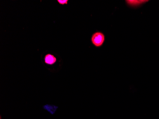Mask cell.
Wrapping results in <instances>:
<instances>
[{
    "label": "cell",
    "instance_id": "3957f363",
    "mask_svg": "<svg viewBox=\"0 0 159 119\" xmlns=\"http://www.w3.org/2000/svg\"><path fill=\"white\" fill-rule=\"evenodd\" d=\"M126 2L129 5H133V6H134V5H140V4H142V3H144V2H147V1H126Z\"/></svg>",
    "mask_w": 159,
    "mask_h": 119
},
{
    "label": "cell",
    "instance_id": "277c9868",
    "mask_svg": "<svg viewBox=\"0 0 159 119\" xmlns=\"http://www.w3.org/2000/svg\"><path fill=\"white\" fill-rule=\"evenodd\" d=\"M57 2L61 5H64V4H67L68 0H57Z\"/></svg>",
    "mask_w": 159,
    "mask_h": 119
},
{
    "label": "cell",
    "instance_id": "6da1fadb",
    "mask_svg": "<svg viewBox=\"0 0 159 119\" xmlns=\"http://www.w3.org/2000/svg\"><path fill=\"white\" fill-rule=\"evenodd\" d=\"M105 39V35L103 33L101 32H96L92 35L91 42L95 47L100 48L103 45Z\"/></svg>",
    "mask_w": 159,
    "mask_h": 119
},
{
    "label": "cell",
    "instance_id": "7a4b0ae2",
    "mask_svg": "<svg viewBox=\"0 0 159 119\" xmlns=\"http://www.w3.org/2000/svg\"><path fill=\"white\" fill-rule=\"evenodd\" d=\"M44 61L46 64L53 65L57 61V59L52 54H47L44 56Z\"/></svg>",
    "mask_w": 159,
    "mask_h": 119
}]
</instances>
